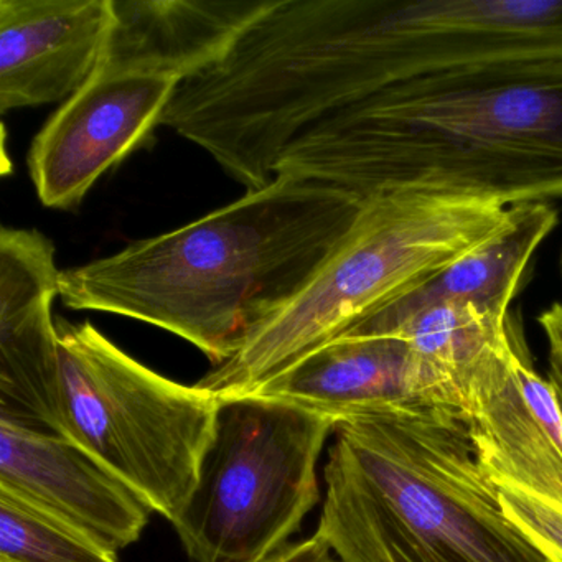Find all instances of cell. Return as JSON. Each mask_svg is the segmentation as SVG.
I'll list each match as a JSON object with an SVG mask.
<instances>
[{"instance_id": "obj_1", "label": "cell", "mask_w": 562, "mask_h": 562, "mask_svg": "<svg viewBox=\"0 0 562 562\" xmlns=\"http://www.w3.org/2000/svg\"><path fill=\"white\" fill-rule=\"evenodd\" d=\"M276 176L361 200L437 190L505 209L562 200V58L440 71L384 88L308 127Z\"/></svg>"}, {"instance_id": "obj_16", "label": "cell", "mask_w": 562, "mask_h": 562, "mask_svg": "<svg viewBox=\"0 0 562 562\" xmlns=\"http://www.w3.org/2000/svg\"><path fill=\"white\" fill-rule=\"evenodd\" d=\"M0 562H120L81 529L0 488Z\"/></svg>"}, {"instance_id": "obj_11", "label": "cell", "mask_w": 562, "mask_h": 562, "mask_svg": "<svg viewBox=\"0 0 562 562\" xmlns=\"http://www.w3.org/2000/svg\"><path fill=\"white\" fill-rule=\"evenodd\" d=\"M113 0H0V111L67 101L97 75Z\"/></svg>"}, {"instance_id": "obj_13", "label": "cell", "mask_w": 562, "mask_h": 562, "mask_svg": "<svg viewBox=\"0 0 562 562\" xmlns=\"http://www.w3.org/2000/svg\"><path fill=\"white\" fill-rule=\"evenodd\" d=\"M274 0H113L114 24L97 74L182 85L218 64Z\"/></svg>"}, {"instance_id": "obj_17", "label": "cell", "mask_w": 562, "mask_h": 562, "mask_svg": "<svg viewBox=\"0 0 562 562\" xmlns=\"http://www.w3.org/2000/svg\"><path fill=\"white\" fill-rule=\"evenodd\" d=\"M499 502L512 521L551 559L562 562V508L529 495L508 483H498Z\"/></svg>"}, {"instance_id": "obj_2", "label": "cell", "mask_w": 562, "mask_h": 562, "mask_svg": "<svg viewBox=\"0 0 562 562\" xmlns=\"http://www.w3.org/2000/svg\"><path fill=\"white\" fill-rule=\"evenodd\" d=\"M361 205L345 190L276 176L176 232L65 269L60 299L179 335L220 367L307 284Z\"/></svg>"}, {"instance_id": "obj_20", "label": "cell", "mask_w": 562, "mask_h": 562, "mask_svg": "<svg viewBox=\"0 0 562 562\" xmlns=\"http://www.w3.org/2000/svg\"><path fill=\"white\" fill-rule=\"evenodd\" d=\"M561 274H562V255H561Z\"/></svg>"}, {"instance_id": "obj_12", "label": "cell", "mask_w": 562, "mask_h": 562, "mask_svg": "<svg viewBox=\"0 0 562 562\" xmlns=\"http://www.w3.org/2000/svg\"><path fill=\"white\" fill-rule=\"evenodd\" d=\"M243 396L294 404L337 424L434 406L424 393L409 344L397 335L338 338Z\"/></svg>"}, {"instance_id": "obj_3", "label": "cell", "mask_w": 562, "mask_h": 562, "mask_svg": "<svg viewBox=\"0 0 562 562\" xmlns=\"http://www.w3.org/2000/svg\"><path fill=\"white\" fill-rule=\"evenodd\" d=\"M334 434L317 531L341 562H551L506 515L462 411L409 407Z\"/></svg>"}, {"instance_id": "obj_9", "label": "cell", "mask_w": 562, "mask_h": 562, "mask_svg": "<svg viewBox=\"0 0 562 562\" xmlns=\"http://www.w3.org/2000/svg\"><path fill=\"white\" fill-rule=\"evenodd\" d=\"M0 488L64 519L113 551L134 544L153 508L67 437L0 419Z\"/></svg>"}, {"instance_id": "obj_18", "label": "cell", "mask_w": 562, "mask_h": 562, "mask_svg": "<svg viewBox=\"0 0 562 562\" xmlns=\"http://www.w3.org/2000/svg\"><path fill=\"white\" fill-rule=\"evenodd\" d=\"M539 325L548 338L549 383L562 407V304H554L539 315Z\"/></svg>"}, {"instance_id": "obj_19", "label": "cell", "mask_w": 562, "mask_h": 562, "mask_svg": "<svg viewBox=\"0 0 562 562\" xmlns=\"http://www.w3.org/2000/svg\"><path fill=\"white\" fill-rule=\"evenodd\" d=\"M259 562H341L327 539L315 531L304 541L288 542Z\"/></svg>"}, {"instance_id": "obj_14", "label": "cell", "mask_w": 562, "mask_h": 562, "mask_svg": "<svg viewBox=\"0 0 562 562\" xmlns=\"http://www.w3.org/2000/svg\"><path fill=\"white\" fill-rule=\"evenodd\" d=\"M558 220L551 203L512 206L505 225L492 238L423 284L371 312L340 338L390 335L417 312L446 302L470 304L490 317L508 321L509 302L518 291L526 266Z\"/></svg>"}, {"instance_id": "obj_4", "label": "cell", "mask_w": 562, "mask_h": 562, "mask_svg": "<svg viewBox=\"0 0 562 562\" xmlns=\"http://www.w3.org/2000/svg\"><path fill=\"white\" fill-rule=\"evenodd\" d=\"M508 209L480 196L393 190L363 200L307 284L196 386L239 397L492 238Z\"/></svg>"}, {"instance_id": "obj_8", "label": "cell", "mask_w": 562, "mask_h": 562, "mask_svg": "<svg viewBox=\"0 0 562 562\" xmlns=\"http://www.w3.org/2000/svg\"><path fill=\"white\" fill-rule=\"evenodd\" d=\"M55 246L37 229L0 232V419L64 437Z\"/></svg>"}, {"instance_id": "obj_15", "label": "cell", "mask_w": 562, "mask_h": 562, "mask_svg": "<svg viewBox=\"0 0 562 562\" xmlns=\"http://www.w3.org/2000/svg\"><path fill=\"white\" fill-rule=\"evenodd\" d=\"M390 335L409 344L429 403L462 413L475 384L515 344L508 321L456 302L424 308Z\"/></svg>"}, {"instance_id": "obj_6", "label": "cell", "mask_w": 562, "mask_h": 562, "mask_svg": "<svg viewBox=\"0 0 562 562\" xmlns=\"http://www.w3.org/2000/svg\"><path fill=\"white\" fill-rule=\"evenodd\" d=\"M334 419L294 404L223 400L189 503L172 522L195 562H259L321 502L317 463Z\"/></svg>"}, {"instance_id": "obj_5", "label": "cell", "mask_w": 562, "mask_h": 562, "mask_svg": "<svg viewBox=\"0 0 562 562\" xmlns=\"http://www.w3.org/2000/svg\"><path fill=\"white\" fill-rule=\"evenodd\" d=\"M64 437L176 521L195 490L222 401L150 370L93 324L57 321Z\"/></svg>"}, {"instance_id": "obj_10", "label": "cell", "mask_w": 562, "mask_h": 562, "mask_svg": "<svg viewBox=\"0 0 562 562\" xmlns=\"http://www.w3.org/2000/svg\"><path fill=\"white\" fill-rule=\"evenodd\" d=\"M463 414L476 459L496 483L562 508V407L518 341L475 384Z\"/></svg>"}, {"instance_id": "obj_7", "label": "cell", "mask_w": 562, "mask_h": 562, "mask_svg": "<svg viewBox=\"0 0 562 562\" xmlns=\"http://www.w3.org/2000/svg\"><path fill=\"white\" fill-rule=\"evenodd\" d=\"M180 85L137 74H97L32 140L27 162L47 209L75 210L98 180L143 147Z\"/></svg>"}]
</instances>
